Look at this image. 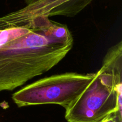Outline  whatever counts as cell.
Here are the masks:
<instances>
[{
	"label": "cell",
	"mask_w": 122,
	"mask_h": 122,
	"mask_svg": "<svg viewBox=\"0 0 122 122\" xmlns=\"http://www.w3.org/2000/svg\"><path fill=\"white\" fill-rule=\"evenodd\" d=\"M73 38L66 25L38 16L0 29V91H11L42 75L70 52Z\"/></svg>",
	"instance_id": "cell-1"
},
{
	"label": "cell",
	"mask_w": 122,
	"mask_h": 122,
	"mask_svg": "<svg viewBox=\"0 0 122 122\" xmlns=\"http://www.w3.org/2000/svg\"><path fill=\"white\" fill-rule=\"evenodd\" d=\"M95 75L66 72L43 78L17 91L12 99L19 107L56 104L66 109L86 89Z\"/></svg>",
	"instance_id": "cell-2"
},
{
	"label": "cell",
	"mask_w": 122,
	"mask_h": 122,
	"mask_svg": "<svg viewBox=\"0 0 122 122\" xmlns=\"http://www.w3.org/2000/svg\"><path fill=\"white\" fill-rule=\"evenodd\" d=\"M122 90L99 69L92 81L66 110L67 122H100L114 112L122 114Z\"/></svg>",
	"instance_id": "cell-3"
},
{
	"label": "cell",
	"mask_w": 122,
	"mask_h": 122,
	"mask_svg": "<svg viewBox=\"0 0 122 122\" xmlns=\"http://www.w3.org/2000/svg\"><path fill=\"white\" fill-rule=\"evenodd\" d=\"M92 0H69L54 8L50 12L48 17L65 16L72 17L77 14L88 6Z\"/></svg>",
	"instance_id": "cell-4"
},
{
	"label": "cell",
	"mask_w": 122,
	"mask_h": 122,
	"mask_svg": "<svg viewBox=\"0 0 122 122\" xmlns=\"http://www.w3.org/2000/svg\"><path fill=\"white\" fill-rule=\"evenodd\" d=\"M100 122H122V114L117 112H114L101 120Z\"/></svg>",
	"instance_id": "cell-5"
},
{
	"label": "cell",
	"mask_w": 122,
	"mask_h": 122,
	"mask_svg": "<svg viewBox=\"0 0 122 122\" xmlns=\"http://www.w3.org/2000/svg\"><path fill=\"white\" fill-rule=\"evenodd\" d=\"M25 2H26L27 5V4H29L30 3H32V2H35V1H38V0H25Z\"/></svg>",
	"instance_id": "cell-6"
}]
</instances>
